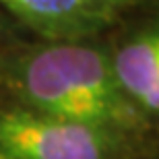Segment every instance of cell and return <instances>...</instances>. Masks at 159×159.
<instances>
[{"label":"cell","instance_id":"cell-1","mask_svg":"<svg viewBox=\"0 0 159 159\" xmlns=\"http://www.w3.org/2000/svg\"><path fill=\"white\" fill-rule=\"evenodd\" d=\"M23 93L35 112L110 134L145 122V112L120 85L112 58L95 48L62 43L33 54L23 70Z\"/></svg>","mask_w":159,"mask_h":159},{"label":"cell","instance_id":"cell-2","mask_svg":"<svg viewBox=\"0 0 159 159\" xmlns=\"http://www.w3.org/2000/svg\"><path fill=\"white\" fill-rule=\"evenodd\" d=\"M114 134L35 110L0 114V159H106Z\"/></svg>","mask_w":159,"mask_h":159},{"label":"cell","instance_id":"cell-3","mask_svg":"<svg viewBox=\"0 0 159 159\" xmlns=\"http://www.w3.org/2000/svg\"><path fill=\"white\" fill-rule=\"evenodd\" d=\"M141 0H0L17 19L50 39H79L106 29Z\"/></svg>","mask_w":159,"mask_h":159},{"label":"cell","instance_id":"cell-4","mask_svg":"<svg viewBox=\"0 0 159 159\" xmlns=\"http://www.w3.org/2000/svg\"><path fill=\"white\" fill-rule=\"evenodd\" d=\"M122 89L143 112L159 114V29L130 39L112 58Z\"/></svg>","mask_w":159,"mask_h":159}]
</instances>
